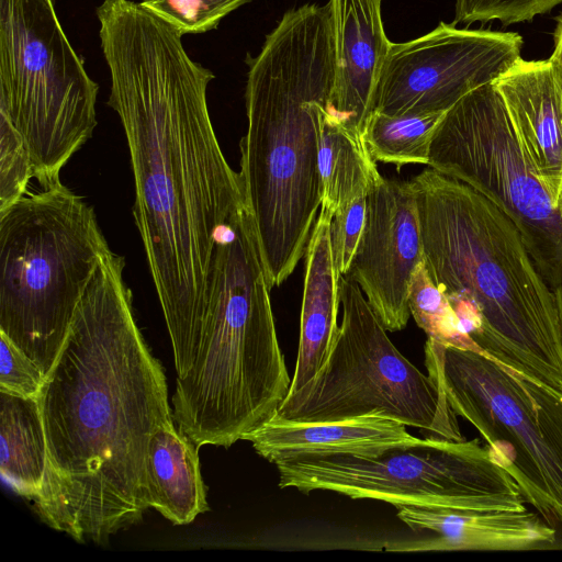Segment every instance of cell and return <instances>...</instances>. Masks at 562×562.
<instances>
[{
    "label": "cell",
    "mask_w": 562,
    "mask_h": 562,
    "mask_svg": "<svg viewBox=\"0 0 562 562\" xmlns=\"http://www.w3.org/2000/svg\"><path fill=\"white\" fill-rule=\"evenodd\" d=\"M428 166L470 186L509 216L544 276L562 245V214L521 147L494 83L472 90L446 111Z\"/></svg>",
    "instance_id": "11"
},
{
    "label": "cell",
    "mask_w": 562,
    "mask_h": 562,
    "mask_svg": "<svg viewBox=\"0 0 562 562\" xmlns=\"http://www.w3.org/2000/svg\"><path fill=\"white\" fill-rule=\"evenodd\" d=\"M425 364L551 527L562 522V391L477 348L427 339Z\"/></svg>",
    "instance_id": "7"
},
{
    "label": "cell",
    "mask_w": 562,
    "mask_h": 562,
    "mask_svg": "<svg viewBox=\"0 0 562 562\" xmlns=\"http://www.w3.org/2000/svg\"><path fill=\"white\" fill-rule=\"evenodd\" d=\"M279 487L315 490L400 506L524 510L525 498L509 472L479 439L426 438L374 458L349 454L274 463Z\"/></svg>",
    "instance_id": "10"
},
{
    "label": "cell",
    "mask_w": 562,
    "mask_h": 562,
    "mask_svg": "<svg viewBox=\"0 0 562 562\" xmlns=\"http://www.w3.org/2000/svg\"><path fill=\"white\" fill-rule=\"evenodd\" d=\"M446 112L389 115L372 111L362 133L375 161L394 165H428L434 133Z\"/></svg>",
    "instance_id": "22"
},
{
    "label": "cell",
    "mask_w": 562,
    "mask_h": 562,
    "mask_svg": "<svg viewBox=\"0 0 562 562\" xmlns=\"http://www.w3.org/2000/svg\"><path fill=\"white\" fill-rule=\"evenodd\" d=\"M339 300L341 322L325 363L286 395L276 414L302 423L376 414L435 438L463 440L438 383L397 350L360 286L345 276L339 278Z\"/></svg>",
    "instance_id": "9"
},
{
    "label": "cell",
    "mask_w": 562,
    "mask_h": 562,
    "mask_svg": "<svg viewBox=\"0 0 562 562\" xmlns=\"http://www.w3.org/2000/svg\"><path fill=\"white\" fill-rule=\"evenodd\" d=\"M422 261L420 223L409 181L384 178L367 196L361 239L345 277L360 286L386 330L406 326L409 284Z\"/></svg>",
    "instance_id": "13"
},
{
    "label": "cell",
    "mask_w": 562,
    "mask_h": 562,
    "mask_svg": "<svg viewBox=\"0 0 562 562\" xmlns=\"http://www.w3.org/2000/svg\"><path fill=\"white\" fill-rule=\"evenodd\" d=\"M33 177L30 154L16 130L0 119V212L24 194Z\"/></svg>",
    "instance_id": "25"
},
{
    "label": "cell",
    "mask_w": 562,
    "mask_h": 562,
    "mask_svg": "<svg viewBox=\"0 0 562 562\" xmlns=\"http://www.w3.org/2000/svg\"><path fill=\"white\" fill-rule=\"evenodd\" d=\"M0 473L15 493L32 501L42 491L47 442L37 397L0 391Z\"/></svg>",
    "instance_id": "20"
},
{
    "label": "cell",
    "mask_w": 562,
    "mask_h": 562,
    "mask_svg": "<svg viewBox=\"0 0 562 562\" xmlns=\"http://www.w3.org/2000/svg\"><path fill=\"white\" fill-rule=\"evenodd\" d=\"M0 391L37 397L46 374L11 339L0 333Z\"/></svg>",
    "instance_id": "28"
},
{
    "label": "cell",
    "mask_w": 562,
    "mask_h": 562,
    "mask_svg": "<svg viewBox=\"0 0 562 562\" xmlns=\"http://www.w3.org/2000/svg\"><path fill=\"white\" fill-rule=\"evenodd\" d=\"M367 216V196L344 205L333 216L330 245L335 270L345 276L358 249Z\"/></svg>",
    "instance_id": "27"
},
{
    "label": "cell",
    "mask_w": 562,
    "mask_h": 562,
    "mask_svg": "<svg viewBox=\"0 0 562 562\" xmlns=\"http://www.w3.org/2000/svg\"><path fill=\"white\" fill-rule=\"evenodd\" d=\"M558 210L562 214V186H561L559 201H558Z\"/></svg>",
    "instance_id": "31"
},
{
    "label": "cell",
    "mask_w": 562,
    "mask_h": 562,
    "mask_svg": "<svg viewBox=\"0 0 562 562\" xmlns=\"http://www.w3.org/2000/svg\"><path fill=\"white\" fill-rule=\"evenodd\" d=\"M321 209L335 214L351 201L368 196L383 181L360 133L326 112L318 139Z\"/></svg>",
    "instance_id": "21"
},
{
    "label": "cell",
    "mask_w": 562,
    "mask_h": 562,
    "mask_svg": "<svg viewBox=\"0 0 562 562\" xmlns=\"http://www.w3.org/2000/svg\"><path fill=\"white\" fill-rule=\"evenodd\" d=\"M382 0H329L335 45V82L329 114L362 135L392 42Z\"/></svg>",
    "instance_id": "15"
},
{
    "label": "cell",
    "mask_w": 562,
    "mask_h": 562,
    "mask_svg": "<svg viewBox=\"0 0 562 562\" xmlns=\"http://www.w3.org/2000/svg\"><path fill=\"white\" fill-rule=\"evenodd\" d=\"M554 49L548 59L555 80L562 89V14L557 19V26L553 33Z\"/></svg>",
    "instance_id": "30"
},
{
    "label": "cell",
    "mask_w": 562,
    "mask_h": 562,
    "mask_svg": "<svg viewBox=\"0 0 562 562\" xmlns=\"http://www.w3.org/2000/svg\"><path fill=\"white\" fill-rule=\"evenodd\" d=\"M241 440L276 463L333 454L374 458L423 439L411 435L403 423L376 414L324 423L291 422L274 414Z\"/></svg>",
    "instance_id": "16"
},
{
    "label": "cell",
    "mask_w": 562,
    "mask_h": 562,
    "mask_svg": "<svg viewBox=\"0 0 562 562\" xmlns=\"http://www.w3.org/2000/svg\"><path fill=\"white\" fill-rule=\"evenodd\" d=\"M251 0H143L140 4L171 24L180 34L215 29L228 13Z\"/></svg>",
    "instance_id": "24"
},
{
    "label": "cell",
    "mask_w": 562,
    "mask_h": 562,
    "mask_svg": "<svg viewBox=\"0 0 562 562\" xmlns=\"http://www.w3.org/2000/svg\"><path fill=\"white\" fill-rule=\"evenodd\" d=\"M562 0H457L453 24L498 20L503 25L531 21Z\"/></svg>",
    "instance_id": "26"
},
{
    "label": "cell",
    "mask_w": 562,
    "mask_h": 562,
    "mask_svg": "<svg viewBox=\"0 0 562 562\" xmlns=\"http://www.w3.org/2000/svg\"><path fill=\"white\" fill-rule=\"evenodd\" d=\"M199 447L175 426H160L147 458V502L173 525H188L209 510Z\"/></svg>",
    "instance_id": "19"
},
{
    "label": "cell",
    "mask_w": 562,
    "mask_h": 562,
    "mask_svg": "<svg viewBox=\"0 0 562 562\" xmlns=\"http://www.w3.org/2000/svg\"><path fill=\"white\" fill-rule=\"evenodd\" d=\"M409 184L426 268L446 294L474 308L472 342L562 391V325L555 299L518 227L476 190L432 168Z\"/></svg>",
    "instance_id": "4"
},
{
    "label": "cell",
    "mask_w": 562,
    "mask_h": 562,
    "mask_svg": "<svg viewBox=\"0 0 562 562\" xmlns=\"http://www.w3.org/2000/svg\"><path fill=\"white\" fill-rule=\"evenodd\" d=\"M124 265L111 251L98 267L37 396L47 468L33 509L78 542L104 543L143 518L150 440L175 420Z\"/></svg>",
    "instance_id": "2"
},
{
    "label": "cell",
    "mask_w": 562,
    "mask_h": 562,
    "mask_svg": "<svg viewBox=\"0 0 562 562\" xmlns=\"http://www.w3.org/2000/svg\"><path fill=\"white\" fill-rule=\"evenodd\" d=\"M99 87L53 0H0V119L21 135L42 188L92 136Z\"/></svg>",
    "instance_id": "8"
},
{
    "label": "cell",
    "mask_w": 562,
    "mask_h": 562,
    "mask_svg": "<svg viewBox=\"0 0 562 562\" xmlns=\"http://www.w3.org/2000/svg\"><path fill=\"white\" fill-rule=\"evenodd\" d=\"M522 43L516 32L458 29L445 22L415 40L392 43L372 111L389 115L446 112L508 71L520 58Z\"/></svg>",
    "instance_id": "12"
},
{
    "label": "cell",
    "mask_w": 562,
    "mask_h": 562,
    "mask_svg": "<svg viewBox=\"0 0 562 562\" xmlns=\"http://www.w3.org/2000/svg\"><path fill=\"white\" fill-rule=\"evenodd\" d=\"M270 290L244 203L218 235L201 342L172 395L177 427L199 448L231 447L273 416L289 394L292 379Z\"/></svg>",
    "instance_id": "5"
},
{
    "label": "cell",
    "mask_w": 562,
    "mask_h": 562,
    "mask_svg": "<svg viewBox=\"0 0 562 562\" xmlns=\"http://www.w3.org/2000/svg\"><path fill=\"white\" fill-rule=\"evenodd\" d=\"M494 86L521 147L558 206L562 186V89L549 60L520 57Z\"/></svg>",
    "instance_id": "17"
},
{
    "label": "cell",
    "mask_w": 562,
    "mask_h": 562,
    "mask_svg": "<svg viewBox=\"0 0 562 562\" xmlns=\"http://www.w3.org/2000/svg\"><path fill=\"white\" fill-rule=\"evenodd\" d=\"M333 214L321 209L305 251V278L296 366L289 391L308 383L325 363L338 331L339 276L331 255Z\"/></svg>",
    "instance_id": "18"
},
{
    "label": "cell",
    "mask_w": 562,
    "mask_h": 562,
    "mask_svg": "<svg viewBox=\"0 0 562 562\" xmlns=\"http://www.w3.org/2000/svg\"><path fill=\"white\" fill-rule=\"evenodd\" d=\"M111 251L93 207L61 182L0 212V333L46 375Z\"/></svg>",
    "instance_id": "6"
},
{
    "label": "cell",
    "mask_w": 562,
    "mask_h": 562,
    "mask_svg": "<svg viewBox=\"0 0 562 562\" xmlns=\"http://www.w3.org/2000/svg\"><path fill=\"white\" fill-rule=\"evenodd\" d=\"M543 277L554 295L562 325V245L557 249Z\"/></svg>",
    "instance_id": "29"
},
{
    "label": "cell",
    "mask_w": 562,
    "mask_h": 562,
    "mask_svg": "<svg viewBox=\"0 0 562 562\" xmlns=\"http://www.w3.org/2000/svg\"><path fill=\"white\" fill-rule=\"evenodd\" d=\"M412 530L431 537L385 544L386 551H519L550 547L555 529L538 514L524 510H476L443 507H397Z\"/></svg>",
    "instance_id": "14"
},
{
    "label": "cell",
    "mask_w": 562,
    "mask_h": 562,
    "mask_svg": "<svg viewBox=\"0 0 562 562\" xmlns=\"http://www.w3.org/2000/svg\"><path fill=\"white\" fill-rule=\"evenodd\" d=\"M246 64L247 131L238 173L272 289L305 255L321 206L319 128L335 82L329 1L285 12Z\"/></svg>",
    "instance_id": "3"
},
{
    "label": "cell",
    "mask_w": 562,
    "mask_h": 562,
    "mask_svg": "<svg viewBox=\"0 0 562 562\" xmlns=\"http://www.w3.org/2000/svg\"><path fill=\"white\" fill-rule=\"evenodd\" d=\"M95 12L108 104L131 156L134 220L182 376L201 342L218 235L245 203L240 178L211 122L214 74L188 55L182 34L140 2L103 0Z\"/></svg>",
    "instance_id": "1"
},
{
    "label": "cell",
    "mask_w": 562,
    "mask_h": 562,
    "mask_svg": "<svg viewBox=\"0 0 562 562\" xmlns=\"http://www.w3.org/2000/svg\"><path fill=\"white\" fill-rule=\"evenodd\" d=\"M408 306L416 324L428 339L443 346L476 348L461 331L459 319L446 292L434 281L425 261L415 269L408 292Z\"/></svg>",
    "instance_id": "23"
}]
</instances>
